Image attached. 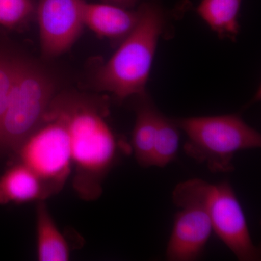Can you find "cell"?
Returning <instances> with one entry per match:
<instances>
[{"mask_svg": "<svg viewBox=\"0 0 261 261\" xmlns=\"http://www.w3.org/2000/svg\"><path fill=\"white\" fill-rule=\"evenodd\" d=\"M55 98L69 130L73 190L82 200H97L108 173L132 147L110 124L107 96L63 91Z\"/></svg>", "mask_w": 261, "mask_h": 261, "instance_id": "obj_1", "label": "cell"}, {"mask_svg": "<svg viewBox=\"0 0 261 261\" xmlns=\"http://www.w3.org/2000/svg\"><path fill=\"white\" fill-rule=\"evenodd\" d=\"M140 19L116 53L96 70L94 89L120 101L146 93L158 43L166 25L162 8L152 3L138 7Z\"/></svg>", "mask_w": 261, "mask_h": 261, "instance_id": "obj_2", "label": "cell"}, {"mask_svg": "<svg viewBox=\"0 0 261 261\" xmlns=\"http://www.w3.org/2000/svg\"><path fill=\"white\" fill-rule=\"evenodd\" d=\"M172 199L177 207L195 203L203 207L214 232L238 260H260V248L252 241L243 207L228 181L211 184L200 178L187 180L176 185Z\"/></svg>", "mask_w": 261, "mask_h": 261, "instance_id": "obj_3", "label": "cell"}, {"mask_svg": "<svg viewBox=\"0 0 261 261\" xmlns=\"http://www.w3.org/2000/svg\"><path fill=\"white\" fill-rule=\"evenodd\" d=\"M174 121L187 135L185 153L205 164L211 172H231L237 152L261 146L260 133L239 115L190 117Z\"/></svg>", "mask_w": 261, "mask_h": 261, "instance_id": "obj_4", "label": "cell"}, {"mask_svg": "<svg viewBox=\"0 0 261 261\" xmlns=\"http://www.w3.org/2000/svg\"><path fill=\"white\" fill-rule=\"evenodd\" d=\"M54 78L34 60L20 57L0 124V156L13 153L42 121L56 97Z\"/></svg>", "mask_w": 261, "mask_h": 261, "instance_id": "obj_5", "label": "cell"}, {"mask_svg": "<svg viewBox=\"0 0 261 261\" xmlns=\"http://www.w3.org/2000/svg\"><path fill=\"white\" fill-rule=\"evenodd\" d=\"M55 97L39 124L11 153L37 174L49 197L64 188L72 173L69 130Z\"/></svg>", "mask_w": 261, "mask_h": 261, "instance_id": "obj_6", "label": "cell"}, {"mask_svg": "<svg viewBox=\"0 0 261 261\" xmlns=\"http://www.w3.org/2000/svg\"><path fill=\"white\" fill-rule=\"evenodd\" d=\"M85 0H38L35 17L39 24L43 56L56 58L69 50L83 31Z\"/></svg>", "mask_w": 261, "mask_h": 261, "instance_id": "obj_7", "label": "cell"}, {"mask_svg": "<svg viewBox=\"0 0 261 261\" xmlns=\"http://www.w3.org/2000/svg\"><path fill=\"white\" fill-rule=\"evenodd\" d=\"M166 247V257L170 261H194L202 257L206 245L214 232L208 215L195 203L179 206Z\"/></svg>", "mask_w": 261, "mask_h": 261, "instance_id": "obj_8", "label": "cell"}, {"mask_svg": "<svg viewBox=\"0 0 261 261\" xmlns=\"http://www.w3.org/2000/svg\"><path fill=\"white\" fill-rule=\"evenodd\" d=\"M140 15L139 8L132 10L112 3H84V27L113 42L121 43L134 30Z\"/></svg>", "mask_w": 261, "mask_h": 261, "instance_id": "obj_9", "label": "cell"}, {"mask_svg": "<svg viewBox=\"0 0 261 261\" xmlns=\"http://www.w3.org/2000/svg\"><path fill=\"white\" fill-rule=\"evenodd\" d=\"M49 197L40 178L19 161H12L0 176V205L39 202Z\"/></svg>", "mask_w": 261, "mask_h": 261, "instance_id": "obj_10", "label": "cell"}, {"mask_svg": "<svg viewBox=\"0 0 261 261\" xmlns=\"http://www.w3.org/2000/svg\"><path fill=\"white\" fill-rule=\"evenodd\" d=\"M136 119L132 132L130 147L140 166H152V151L160 111L150 97L145 93L137 96Z\"/></svg>", "mask_w": 261, "mask_h": 261, "instance_id": "obj_11", "label": "cell"}, {"mask_svg": "<svg viewBox=\"0 0 261 261\" xmlns=\"http://www.w3.org/2000/svg\"><path fill=\"white\" fill-rule=\"evenodd\" d=\"M37 257L39 261L70 260V245L60 231L45 200L37 202L36 207Z\"/></svg>", "mask_w": 261, "mask_h": 261, "instance_id": "obj_12", "label": "cell"}, {"mask_svg": "<svg viewBox=\"0 0 261 261\" xmlns=\"http://www.w3.org/2000/svg\"><path fill=\"white\" fill-rule=\"evenodd\" d=\"M242 0H202L197 13L221 39L234 40L240 31Z\"/></svg>", "mask_w": 261, "mask_h": 261, "instance_id": "obj_13", "label": "cell"}, {"mask_svg": "<svg viewBox=\"0 0 261 261\" xmlns=\"http://www.w3.org/2000/svg\"><path fill=\"white\" fill-rule=\"evenodd\" d=\"M180 128L174 119L160 112L152 156V166L163 168L176 159L180 143Z\"/></svg>", "mask_w": 261, "mask_h": 261, "instance_id": "obj_14", "label": "cell"}, {"mask_svg": "<svg viewBox=\"0 0 261 261\" xmlns=\"http://www.w3.org/2000/svg\"><path fill=\"white\" fill-rule=\"evenodd\" d=\"M35 0H0V25L19 29L28 24L36 15Z\"/></svg>", "mask_w": 261, "mask_h": 261, "instance_id": "obj_15", "label": "cell"}, {"mask_svg": "<svg viewBox=\"0 0 261 261\" xmlns=\"http://www.w3.org/2000/svg\"><path fill=\"white\" fill-rule=\"evenodd\" d=\"M20 56L0 48V124L8 106Z\"/></svg>", "mask_w": 261, "mask_h": 261, "instance_id": "obj_16", "label": "cell"}, {"mask_svg": "<svg viewBox=\"0 0 261 261\" xmlns=\"http://www.w3.org/2000/svg\"><path fill=\"white\" fill-rule=\"evenodd\" d=\"M110 3L118 5L122 8L132 9L140 0H109Z\"/></svg>", "mask_w": 261, "mask_h": 261, "instance_id": "obj_17", "label": "cell"}]
</instances>
